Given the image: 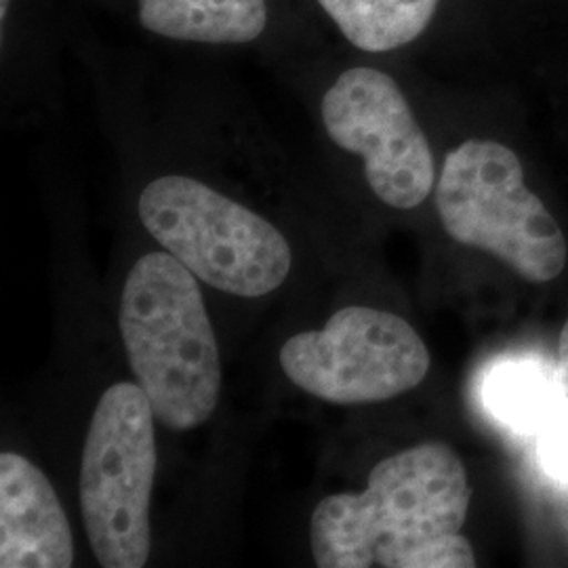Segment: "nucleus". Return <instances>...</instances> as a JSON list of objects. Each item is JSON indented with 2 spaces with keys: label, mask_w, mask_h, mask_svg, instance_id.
Segmentation results:
<instances>
[{
  "label": "nucleus",
  "mask_w": 568,
  "mask_h": 568,
  "mask_svg": "<svg viewBox=\"0 0 568 568\" xmlns=\"http://www.w3.org/2000/svg\"><path fill=\"white\" fill-rule=\"evenodd\" d=\"M471 488L464 462L443 443L406 448L371 469L363 493L325 497L310 518L321 568H471L462 528Z\"/></svg>",
  "instance_id": "f257e3e1"
},
{
  "label": "nucleus",
  "mask_w": 568,
  "mask_h": 568,
  "mask_svg": "<svg viewBox=\"0 0 568 568\" xmlns=\"http://www.w3.org/2000/svg\"><path fill=\"white\" fill-rule=\"evenodd\" d=\"M119 326L156 419L178 432L203 426L222 394V358L196 276L171 253L143 255L124 281Z\"/></svg>",
  "instance_id": "f03ea898"
},
{
  "label": "nucleus",
  "mask_w": 568,
  "mask_h": 568,
  "mask_svg": "<svg viewBox=\"0 0 568 568\" xmlns=\"http://www.w3.org/2000/svg\"><path fill=\"white\" fill-rule=\"evenodd\" d=\"M138 211L166 253L217 291L262 297L291 274L293 253L278 227L199 180L148 183Z\"/></svg>",
  "instance_id": "7ed1b4c3"
},
{
  "label": "nucleus",
  "mask_w": 568,
  "mask_h": 568,
  "mask_svg": "<svg viewBox=\"0 0 568 568\" xmlns=\"http://www.w3.org/2000/svg\"><path fill=\"white\" fill-rule=\"evenodd\" d=\"M436 206L453 241L490 253L528 283H549L567 265L560 225L504 143L467 140L448 152Z\"/></svg>",
  "instance_id": "20e7f679"
},
{
  "label": "nucleus",
  "mask_w": 568,
  "mask_h": 568,
  "mask_svg": "<svg viewBox=\"0 0 568 568\" xmlns=\"http://www.w3.org/2000/svg\"><path fill=\"white\" fill-rule=\"evenodd\" d=\"M154 408L138 384L108 387L82 448L81 511L103 568H142L150 558V497L156 476Z\"/></svg>",
  "instance_id": "39448f33"
},
{
  "label": "nucleus",
  "mask_w": 568,
  "mask_h": 568,
  "mask_svg": "<svg viewBox=\"0 0 568 568\" xmlns=\"http://www.w3.org/2000/svg\"><path fill=\"white\" fill-rule=\"evenodd\" d=\"M278 361L295 386L333 405L403 396L432 365L427 345L405 318L366 305H345L325 328L293 335Z\"/></svg>",
  "instance_id": "423d86ee"
},
{
  "label": "nucleus",
  "mask_w": 568,
  "mask_h": 568,
  "mask_svg": "<svg viewBox=\"0 0 568 568\" xmlns=\"http://www.w3.org/2000/svg\"><path fill=\"white\" fill-rule=\"evenodd\" d=\"M326 133L365 159L366 182L379 201L415 209L434 185V156L400 87L375 68H352L323 98Z\"/></svg>",
  "instance_id": "0eeeda50"
},
{
  "label": "nucleus",
  "mask_w": 568,
  "mask_h": 568,
  "mask_svg": "<svg viewBox=\"0 0 568 568\" xmlns=\"http://www.w3.org/2000/svg\"><path fill=\"white\" fill-rule=\"evenodd\" d=\"M74 565L72 527L49 478L18 453L0 455V567Z\"/></svg>",
  "instance_id": "6e6552de"
},
{
  "label": "nucleus",
  "mask_w": 568,
  "mask_h": 568,
  "mask_svg": "<svg viewBox=\"0 0 568 568\" xmlns=\"http://www.w3.org/2000/svg\"><path fill=\"white\" fill-rule=\"evenodd\" d=\"M143 28L175 41L244 44L264 34L265 0H140Z\"/></svg>",
  "instance_id": "1a4fd4ad"
},
{
  "label": "nucleus",
  "mask_w": 568,
  "mask_h": 568,
  "mask_svg": "<svg viewBox=\"0 0 568 568\" xmlns=\"http://www.w3.org/2000/svg\"><path fill=\"white\" fill-rule=\"evenodd\" d=\"M485 403L501 424L523 434H544L562 419L568 398L556 366L523 356L493 366L485 382Z\"/></svg>",
  "instance_id": "9d476101"
},
{
  "label": "nucleus",
  "mask_w": 568,
  "mask_h": 568,
  "mask_svg": "<svg viewBox=\"0 0 568 568\" xmlns=\"http://www.w3.org/2000/svg\"><path fill=\"white\" fill-rule=\"evenodd\" d=\"M354 47L384 53L415 41L440 0H318Z\"/></svg>",
  "instance_id": "9b49d317"
},
{
  "label": "nucleus",
  "mask_w": 568,
  "mask_h": 568,
  "mask_svg": "<svg viewBox=\"0 0 568 568\" xmlns=\"http://www.w3.org/2000/svg\"><path fill=\"white\" fill-rule=\"evenodd\" d=\"M541 457L556 478L568 483V422L565 417L544 432Z\"/></svg>",
  "instance_id": "f8f14e48"
},
{
  "label": "nucleus",
  "mask_w": 568,
  "mask_h": 568,
  "mask_svg": "<svg viewBox=\"0 0 568 568\" xmlns=\"http://www.w3.org/2000/svg\"><path fill=\"white\" fill-rule=\"evenodd\" d=\"M558 379H560V386L565 389V396L568 398V318L567 325L562 326V333H560V342H558Z\"/></svg>",
  "instance_id": "ddd939ff"
},
{
  "label": "nucleus",
  "mask_w": 568,
  "mask_h": 568,
  "mask_svg": "<svg viewBox=\"0 0 568 568\" xmlns=\"http://www.w3.org/2000/svg\"><path fill=\"white\" fill-rule=\"evenodd\" d=\"M7 9H9V0H0V18L7 20Z\"/></svg>",
  "instance_id": "4468645a"
}]
</instances>
